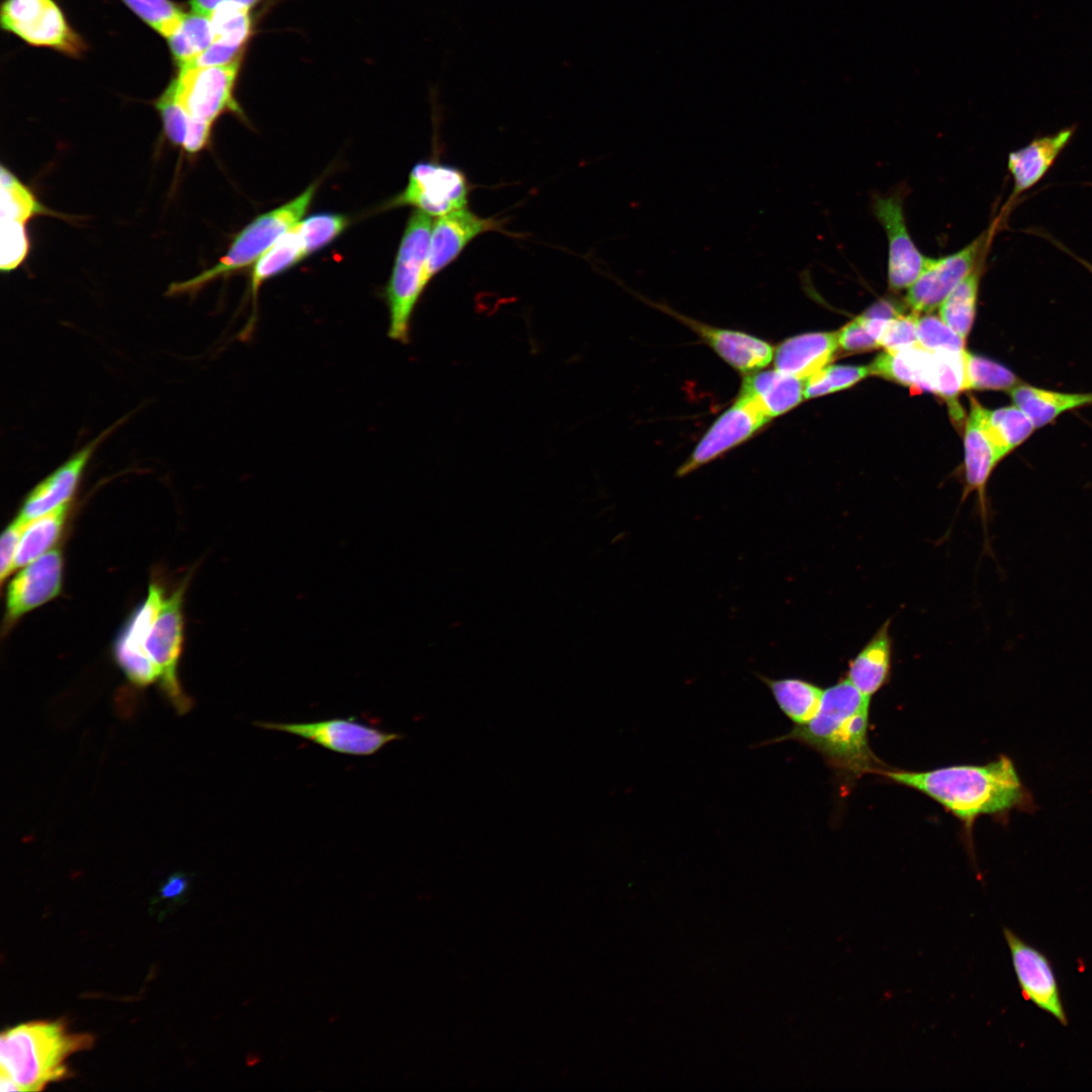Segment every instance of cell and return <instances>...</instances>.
Wrapping results in <instances>:
<instances>
[{
    "label": "cell",
    "mask_w": 1092,
    "mask_h": 1092,
    "mask_svg": "<svg viewBox=\"0 0 1092 1092\" xmlns=\"http://www.w3.org/2000/svg\"><path fill=\"white\" fill-rule=\"evenodd\" d=\"M879 775L936 801L969 829L982 815L1028 810L1032 799L1013 761L1001 754L986 764H960L925 771L881 769Z\"/></svg>",
    "instance_id": "1"
},
{
    "label": "cell",
    "mask_w": 1092,
    "mask_h": 1092,
    "mask_svg": "<svg viewBox=\"0 0 1092 1092\" xmlns=\"http://www.w3.org/2000/svg\"><path fill=\"white\" fill-rule=\"evenodd\" d=\"M805 380L776 369L746 374L739 393L750 397L770 420L797 406L804 398Z\"/></svg>",
    "instance_id": "24"
},
{
    "label": "cell",
    "mask_w": 1092,
    "mask_h": 1092,
    "mask_svg": "<svg viewBox=\"0 0 1092 1092\" xmlns=\"http://www.w3.org/2000/svg\"><path fill=\"white\" fill-rule=\"evenodd\" d=\"M315 188L316 185L312 184L294 199L257 216L236 236L216 265L186 281L172 283L167 294H194L210 281L255 263L280 237L300 221Z\"/></svg>",
    "instance_id": "4"
},
{
    "label": "cell",
    "mask_w": 1092,
    "mask_h": 1092,
    "mask_svg": "<svg viewBox=\"0 0 1092 1092\" xmlns=\"http://www.w3.org/2000/svg\"><path fill=\"white\" fill-rule=\"evenodd\" d=\"M183 590L181 586L164 602L146 642L147 653L159 669L162 690L179 713L187 712L192 706L177 676L183 638Z\"/></svg>",
    "instance_id": "12"
},
{
    "label": "cell",
    "mask_w": 1092,
    "mask_h": 1092,
    "mask_svg": "<svg viewBox=\"0 0 1092 1092\" xmlns=\"http://www.w3.org/2000/svg\"><path fill=\"white\" fill-rule=\"evenodd\" d=\"M432 226L427 213L416 210L411 214L385 289L388 337L402 344L410 341L414 311L429 284L426 264Z\"/></svg>",
    "instance_id": "5"
},
{
    "label": "cell",
    "mask_w": 1092,
    "mask_h": 1092,
    "mask_svg": "<svg viewBox=\"0 0 1092 1092\" xmlns=\"http://www.w3.org/2000/svg\"><path fill=\"white\" fill-rule=\"evenodd\" d=\"M306 251L296 225L280 237L254 264L251 276V294L256 302L262 284L297 264Z\"/></svg>",
    "instance_id": "29"
},
{
    "label": "cell",
    "mask_w": 1092,
    "mask_h": 1092,
    "mask_svg": "<svg viewBox=\"0 0 1092 1092\" xmlns=\"http://www.w3.org/2000/svg\"><path fill=\"white\" fill-rule=\"evenodd\" d=\"M167 39L179 68L187 65L214 41L209 16L195 11L185 14Z\"/></svg>",
    "instance_id": "33"
},
{
    "label": "cell",
    "mask_w": 1092,
    "mask_h": 1092,
    "mask_svg": "<svg viewBox=\"0 0 1092 1092\" xmlns=\"http://www.w3.org/2000/svg\"><path fill=\"white\" fill-rule=\"evenodd\" d=\"M187 887L188 880L184 874H173L160 888V898L176 900L186 892Z\"/></svg>",
    "instance_id": "48"
},
{
    "label": "cell",
    "mask_w": 1092,
    "mask_h": 1092,
    "mask_svg": "<svg viewBox=\"0 0 1092 1092\" xmlns=\"http://www.w3.org/2000/svg\"><path fill=\"white\" fill-rule=\"evenodd\" d=\"M869 367L828 365L805 379L804 397L813 398L845 389L867 377Z\"/></svg>",
    "instance_id": "38"
},
{
    "label": "cell",
    "mask_w": 1092,
    "mask_h": 1092,
    "mask_svg": "<svg viewBox=\"0 0 1092 1092\" xmlns=\"http://www.w3.org/2000/svg\"><path fill=\"white\" fill-rule=\"evenodd\" d=\"M111 431L112 427L77 451L36 484L25 497L18 517L30 522L68 504L74 495L94 451Z\"/></svg>",
    "instance_id": "20"
},
{
    "label": "cell",
    "mask_w": 1092,
    "mask_h": 1092,
    "mask_svg": "<svg viewBox=\"0 0 1092 1092\" xmlns=\"http://www.w3.org/2000/svg\"><path fill=\"white\" fill-rule=\"evenodd\" d=\"M887 619L849 660L846 678L867 698H872L891 677L893 640Z\"/></svg>",
    "instance_id": "23"
},
{
    "label": "cell",
    "mask_w": 1092,
    "mask_h": 1092,
    "mask_svg": "<svg viewBox=\"0 0 1092 1092\" xmlns=\"http://www.w3.org/2000/svg\"><path fill=\"white\" fill-rule=\"evenodd\" d=\"M267 0H190L192 11L209 16L222 5H237L253 9Z\"/></svg>",
    "instance_id": "47"
},
{
    "label": "cell",
    "mask_w": 1092,
    "mask_h": 1092,
    "mask_svg": "<svg viewBox=\"0 0 1092 1092\" xmlns=\"http://www.w3.org/2000/svg\"><path fill=\"white\" fill-rule=\"evenodd\" d=\"M918 342L933 351H965V339L951 330L940 316H917Z\"/></svg>",
    "instance_id": "41"
},
{
    "label": "cell",
    "mask_w": 1092,
    "mask_h": 1092,
    "mask_svg": "<svg viewBox=\"0 0 1092 1092\" xmlns=\"http://www.w3.org/2000/svg\"><path fill=\"white\" fill-rule=\"evenodd\" d=\"M984 410L975 398L971 399V412L965 429V490L966 496L976 491L979 514L985 534L987 551L990 552L988 534L989 507L986 494L988 479L1002 459L984 423Z\"/></svg>",
    "instance_id": "16"
},
{
    "label": "cell",
    "mask_w": 1092,
    "mask_h": 1092,
    "mask_svg": "<svg viewBox=\"0 0 1092 1092\" xmlns=\"http://www.w3.org/2000/svg\"><path fill=\"white\" fill-rule=\"evenodd\" d=\"M932 350L919 342L911 346L886 350L869 366L870 373L895 381L914 390H925L926 375Z\"/></svg>",
    "instance_id": "28"
},
{
    "label": "cell",
    "mask_w": 1092,
    "mask_h": 1092,
    "mask_svg": "<svg viewBox=\"0 0 1092 1092\" xmlns=\"http://www.w3.org/2000/svg\"><path fill=\"white\" fill-rule=\"evenodd\" d=\"M256 726L285 732L314 742L335 752L367 756L376 753L402 735L386 732L355 721L354 718H333L311 723L255 722Z\"/></svg>",
    "instance_id": "10"
},
{
    "label": "cell",
    "mask_w": 1092,
    "mask_h": 1092,
    "mask_svg": "<svg viewBox=\"0 0 1092 1092\" xmlns=\"http://www.w3.org/2000/svg\"><path fill=\"white\" fill-rule=\"evenodd\" d=\"M489 232L509 234L503 219L482 217L467 207L439 216L431 232L427 282L454 262L474 239Z\"/></svg>",
    "instance_id": "14"
},
{
    "label": "cell",
    "mask_w": 1092,
    "mask_h": 1092,
    "mask_svg": "<svg viewBox=\"0 0 1092 1092\" xmlns=\"http://www.w3.org/2000/svg\"><path fill=\"white\" fill-rule=\"evenodd\" d=\"M0 1090L5 1091H20L18 1085L7 1075L0 1074Z\"/></svg>",
    "instance_id": "51"
},
{
    "label": "cell",
    "mask_w": 1092,
    "mask_h": 1092,
    "mask_svg": "<svg viewBox=\"0 0 1092 1092\" xmlns=\"http://www.w3.org/2000/svg\"><path fill=\"white\" fill-rule=\"evenodd\" d=\"M1050 241L1053 242L1059 249H1061L1062 251H1064L1067 254H1069L1070 256H1072L1076 261H1078L1082 266H1084L1092 274V264L1091 263H1089L1085 259L1079 257L1078 255L1074 254L1071 250H1069L1068 248L1063 246V244L1058 242L1057 240H1055L1053 238H1050Z\"/></svg>",
    "instance_id": "50"
},
{
    "label": "cell",
    "mask_w": 1092,
    "mask_h": 1092,
    "mask_svg": "<svg viewBox=\"0 0 1092 1092\" xmlns=\"http://www.w3.org/2000/svg\"><path fill=\"white\" fill-rule=\"evenodd\" d=\"M28 522L17 517L2 533L0 546L1 583L13 571V563L20 538Z\"/></svg>",
    "instance_id": "45"
},
{
    "label": "cell",
    "mask_w": 1092,
    "mask_h": 1092,
    "mask_svg": "<svg viewBox=\"0 0 1092 1092\" xmlns=\"http://www.w3.org/2000/svg\"><path fill=\"white\" fill-rule=\"evenodd\" d=\"M987 257L950 292L939 306L940 318L966 339L972 328L977 307L979 286Z\"/></svg>",
    "instance_id": "30"
},
{
    "label": "cell",
    "mask_w": 1092,
    "mask_h": 1092,
    "mask_svg": "<svg viewBox=\"0 0 1092 1092\" xmlns=\"http://www.w3.org/2000/svg\"><path fill=\"white\" fill-rule=\"evenodd\" d=\"M1021 383L1005 366L990 359L965 353L966 389L1011 390Z\"/></svg>",
    "instance_id": "37"
},
{
    "label": "cell",
    "mask_w": 1092,
    "mask_h": 1092,
    "mask_svg": "<svg viewBox=\"0 0 1092 1092\" xmlns=\"http://www.w3.org/2000/svg\"><path fill=\"white\" fill-rule=\"evenodd\" d=\"M873 212L888 240V281L892 290L909 288L921 273L926 257L912 240L899 193L876 195Z\"/></svg>",
    "instance_id": "13"
},
{
    "label": "cell",
    "mask_w": 1092,
    "mask_h": 1092,
    "mask_svg": "<svg viewBox=\"0 0 1092 1092\" xmlns=\"http://www.w3.org/2000/svg\"><path fill=\"white\" fill-rule=\"evenodd\" d=\"M214 41L246 49L254 33L252 10L237 5H222L209 15Z\"/></svg>",
    "instance_id": "35"
},
{
    "label": "cell",
    "mask_w": 1092,
    "mask_h": 1092,
    "mask_svg": "<svg viewBox=\"0 0 1092 1092\" xmlns=\"http://www.w3.org/2000/svg\"><path fill=\"white\" fill-rule=\"evenodd\" d=\"M870 702L846 677L840 678L824 690L821 707L810 722L753 748L793 740L821 754L847 780L878 774L883 767L868 739Z\"/></svg>",
    "instance_id": "2"
},
{
    "label": "cell",
    "mask_w": 1092,
    "mask_h": 1092,
    "mask_svg": "<svg viewBox=\"0 0 1092 1092\" xmlns=\"http://www.w3.org/2000/svg\"><path fill=\"white\" fill-rule=\"evenodd\" d=\"M33 193L8 169L1 167V219L25 223L36 214L47 213Z\"/></svg>",
    "instance_id": "36"
},
{
    "label": "cell",
    "mask_w": 1092,
    "mask_h": 1092,
    "mask_svg": "<svg viewBox=\"0 0 1092 1092\" xmlns=\"http://www.w3.org/2000/svg\"><path fill=\"white\" fill-rule=\"evenodd\" d=\"M1009 392L1014 405L1028 417L1035 429L1051 424L1065 412L1092 405V392H1061L1025 383H1019Z\"/></svg>",
    "instance_id": "26"
},
{
    "label": "cell",
    "mask_w": 1092,
    "mask_h": 1092,
    "mask_svg": "<svg viewBox=\"0 0 1092 1092\" xmlns=\"http://www.w3.org/2000/svg\"><path fill=\"white\" fill-rule=\"evenodd\" d=\"M1002 218L993 223L963 249L939 257L926 258L918 278L908 288L906 302L913 313L930 312L939 307L950 292L987 257Z\"/></svg>",
    "instance_id": "6"
},
{
    "label": "cell",
    "mask_w": 1092,
    "mask_h": 1092,
    "mask_svg": "<svg viewBox=\"0 0 1092 1092\" xmlns=\"http://www.w3.org/2000/svg\"><path fill=\"white\" fill-rule=\"evenodd\" d=\"M166 136L189 154L203 150L209 143L212 123L194 119L177 100L171 85L156 102Z\"/></svg>",
    "instance_id": "27"
},
{
    "label": "cell",
    "mask_w": 1092,
    "mask_h": 1092,
    "mask_svg": "<svg viewBox=\"0 0 1092 1092\" xmlns=\"http://www.w3.org/2000/svg\"><path fill=\"white\" fill-rule=\"evenodd\" d=\"M93 1044L88 1033H71L63 1021H31L2 1032L1 1073L20 1091H39L68 1075L67 1059Z\"/></svg>",
    "instance_id": "3"
},
{
    "label": "cell",
    "mask_w": 1092,
    "mask_h": 1092,
    "mask_svg": "<svg viewBox=\"0 0 1092 1092\" xmlns=\"http://www.w3.org/2000/svg\"><path fill=\"white\" fill-rule=\"evenodd\" d=\"M1 26L34 47H44L79 57L86 44L69 25L54 0H4Z\"/></svg>",
    "instance_id": "7"
},
{
    "label": "cell",
    "mask_w": 1092,
    "mask_h": 1092,
    "mask_svg": "<svg viewBox=\"0 0 1092 1092\" xmlns=\"http://www.w3.org/2000/svg\"><path fill=\"white\" fill-rule=\"evenodd\" d=\"M470 183L462 170L438 161L417 163L392 206H413L430 216H442L467 207Z\"/></svg>",
    "instance_id": "9"
},
{
    "label": "cell",
    "mask_w": 1092,
    "mask_h": 1092,
    "mask_svg": "<svg viewBox=\"0 0 1092 1092\" xmlns=\"http://www.w3.org/2000/svg\"><path fill=\"white\" fill-rule=\"evenodd\" d=\"M769 421L750 397L738 393L735 401L714 421L677 468L676 475L686 476L744 443Z\"/></svg>",
    "instance_id": "11"
},
{
    "label": "cell",
    "mask_w": 1092,
    "mask_h": 1092,
    "mask_svg": "<svg viewBox=\"0 0 1092 1092\" xmlns=\"http://www.w3.org/2000/svg\"><path fill=\"white\" fill-rule=\"evenodd\" d=\"M1003 932L1011 953L1014 972L1025 999L1066 1025L1067 1017L1059 987L1048 959L1025 943L1012 930L1004 928Z\"/></svg>",
    "instance_id": "17"
},
{
    "label": "cell",
    "mask_w": 1092,
    "mask_h": 1092,
    "mask_svg": "<svg viewBox=\"0 0 1092 1092\" xmlns=\"http://www.w3.org/2000/svg\"><path fill=\"white\" fill-rule=\"evenodd\" d=\"M164 602L162 588L152 583L146 601L131 615L115 643L118 664L128 679L139 687L148 686L159 677V669L147 653L146 642Z\"/></svg>",
    "instance_id": "15"
},
{
    "label": "cell",
    "mask_w": 1092,
    "mask_h": 1092,
    "mask_svg": "<svg viewBox=\"0 0 1092 1092\" xmlns=\"http://www.w3.org/2000/svg\"><path fill=\"white\" fill-rule=\"evenodd\" d=\"M348 219L342 214L316 213L296 224L299 236L309 255L335 240L347 226Z\"/></svg>",
    "instance_id": "40"
},
{
    "label": "cell",
    "mask_w": 1092,
    "mask_h": 1092,
    "mask_svg": "<svg viewBox=\"0 0 1092 1092\" xmlns=\"http://www.w3.org/2000/svg\"><path fill=\"white\" fill-rule=\"evenodd\" d=\"M839 348L838 333H806L778 345L775 369L805 380L827 366Z\"/></svg>",
    "instance_id": "22"
},
{
    "label": "cell",
    "mask_w": 1092,
    "mask_h": 1092,
    "mask_svg": "<svg viewBox=\"0 0 1092 1092\" xmlns=\"http://www.w3.org/2000/svg\"><path fill=\"white\" fill-rule=\"evenodd\" d=\"M68 509V504H65L28 522L19 541L13 570L37 559L56 543L64 527Z\"/></svg>",
    "instance_id": "31"
},
{
    "label": "cell",
    "mask_w": 1092,
    "mask_h": 1092,
    "mask_svg": "<svg viewBox=\"0 0 1092 1092\" xmlns=\"http://www.w3.org/2000/svg\"><path fill=\"white\" fill-rule=\"evenodd\" d=\"M63 558L60 550L48 551L10 581L7 590L6 623L46 604L61 590Z\"/></svg>",
    "instance_id": "19"
},
{
    "label": "cell",
    "mask_w": 1092,
    "mask_h": 1092,
    "mask_svg": "<svg viewBox=\"0 0 1092 1092\" xmlns=\"http://www.w3.org/2000/svg\"><path fill=\"white\" fill-rule=\"evenodd\" d=\"M838 333L839 347L846 352H864L879 348L878 341L870 334L860 315L844 326Z\"/></svg>",
    "instance_id": "44"
},
{
    "label": "cell",
    "mask_w": 1092,
    "mask_h": 1092,
    "mask_svg": "<svg viewBox=\"0 0 1092 1092\" xmlns=\"http://www.w3.org/2000/svg\"><path fill=\"white\" fill-rule=\"evenodd\" d=\"M245 49L213 41L205 51L194 60L180 68H202L230 65L240 59H244Z\"/></svg>",
    "instance_id": "46"
},
{
    "label": "cell",
    "mask_w": 1092,
    "mask_h": 1092,
    "mask_svg": "<svg viewBox=\"0 0 1092 1092\" xmlns=\"http://www.w3.org/2000/svg\"><path fill=\"white\" fill-rule=\"evenodd\" d=\"M918 343L917 314H899L889 320L879 339L880 347L898 350Z\"/></svg>",
    "instance_id": "43"
},
{
    "label": "cell",
    "mask_w": 1092,
    "mask_h": 1092,
    "mask_svg": "<svg viewBox=\"0 0 1092 1092\" xmlns=\"http://www.w3.org/2000/svg\"><path fill=\"white\" fill-rule=\"evenodd\" d=\"M29 249L25 223L1 219V263L3 271L17 268Z\"/></svg>",
    "instance_id": "42"
},
{
    "label": "cell",
    "mask_w": 1092,
    "mask_h": 1092,
    "mask_svg": "<svg viewBox=\"0 0 1092 1092\" xmlns=\"http://www.w3.org/2000/svg\"><path fill=\"white\" fill-rule=\"evenodd\" d=\"M965 353L966 351H934L930 368V391L949 403L954 418L961 416L956 398L966 389Z\"/></svg>",
    "instance_id": "34"
},
{
    "label": "cell",
    "mask_w": 1092,
    "mask_h": 1092,
    "mask_svg": "<svg viewBox=\"0 0 1092 1092\" xmlns=\"http://www.w3.org/2000/svg\"><path fill=\"white\" fill-rule=\"evenodd\" d=\"M652 305L672 315L694 331L720 358L735 370L749 374L766 367L774 358V348L752 335L703 324L658 303Z\"/></svg>",
    "instance_id": "18"
},
{
    "label": "cell",
    "mask_w": 1092,
    "mask_h": 1092,
    "mask_svg": "<svg viewBox=\"0 0 1092 1092\" xmlns=\"http://www.w3.org/2000/svg\"><path fill=\"white\" fill-rule=\"evenodd\" d=\"M143 21L166 38L184 17L183 10L171 0H122Z\"/></svg>",
    "instance_id": "39"
},
{
    "label": "cell",
    "mask_w": 1092,
    "mask_h": 1092,
    "mask_svg": "<svg viewBox=\"0 0 1092 1092\" xmlns=\"http://www.w3.org/2000/svg\"><path fill=\"white\" fill-rule=\"evenodd\" d=\"M984 423L999 454H1007L1026 441L1035 427L1016 405L984 410Z\"/></svg>",
    "instance_id": "32"
},
{
    "label": "cell",
    "mask_w": 1092,
    "mask_h": 1092,
    "mask_svg": "<svg viewBox=\"0 0 1092 1092\" xmlns=\"http://www.w3.org/2000/svg\"><path fill=\"white\" fill-rule=\"evenodd\" d=\"M1075 131V125L1066 127L1053 134L1036 138L1026 146L1009 153L1007 169L1013 180V188L1002 212L1009 210L1020 195L1046 175Z\"/></svg>",
    "instance_id": "21"
},
{
    "label": "cell",
    "mask_w": 1092,
    "mask_h": 1092,
    "mask_svg": "<svg viewBox=\"0 0 1092 1092\" xmlns=\"http://www.w3.org/2000/svg\"><path fill=\"white\" fill-rule=\"evenodd\" d=\"M862 314L867 317L890 320L901 313L890 301L881 300L871 306Z\"/></svg>",
    "instance_id": "49"
},
{
    "label": "cell",
    "mask_w": 1092,
    "mask_h": 1092,
    "mask_svg": "<svg viewBox=\"0 0 1092 1092\" xmlns=\"http://www.w3.org/2000/svg\"><path fill=\"white\" fill-rule=\"evenodd\" d=\"M768 689L779 710L794 726L805 725L818 713L824 690L818 685L796 676L772 678L756 673Z\"/></svg>",
    "instance_id": "25"
},
{
    "label": "cell",
    "mask_w": 1092,
    "mask_h": 1092,
    "mask_svg": "<svg viewBox=\"0 0 1092 1092\" xmlns=\"http://www.w3.org/2000/svg\"><path fill=\"white\" fill-rule=\"evenodd\" d=\"M243 59L230 65L180 68L170 84L177 100L196 120L213 123L226 112L242 115L235 98V86Z\"/></svg>",
    "instance_id": "8"
}]
</instances>
